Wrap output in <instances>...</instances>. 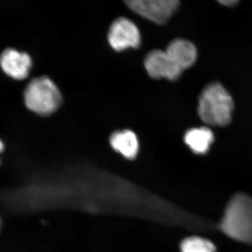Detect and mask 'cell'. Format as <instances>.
Instances as JSON below:
<instances>
[{
	"mask_svg": "<svg viewBox=\"0 0 252 252\" xmlns=\"http://www.w3.org/2000/svg\"><path fill=\"white\" fill-rule=\"evenodd\" d=\"M180 249L181 252H217L216 247L210 240L198 236L185 239Z\"/></svg>",
	"mask_w": 252,
	"mask_h": 252,
	"instance_id": "obj_11",
	"label": "cell"
},
{
	"mask_svg": "<svg viewBox=\"0 0 252 252\" xmlns=\"http://www.w3.org/2000/svg\"><path fill=\"white\" fill-rule=\"evenodd\" d=\"M145 68L151 77L175 81L183 71L180 69L166 51L154 50L146 57Z\"/></svg>",
	"mask_w": 252,
	"mask_h": 252,
	"instance_id": "obj_6",
	"label": "cell"
},
{
	"mask_svg": "<svg viewBox=\"0 0 252 252\" xmlns=\"http://www.w3.org/2000/svg\"><path fill=\"white\" fill-rule=\"evenodd\" d=\"M219 228L233 240L252 245V197L240 193L230 199Z\"/></svg>",
	"mask_w": 252,
	"mask_h": 252,
	"instance_id": "obj_1",
	"label": "cell"
},
{
	"mask_svg": "<svg viewBox=\"0 0 252 252\" xmlns=\"http://www.w3.org/2000/svg\"><path fill=\"white\" fill-rule=\"evenodd\" d=\"M165 51L182 71L191 67L197 59L196 48L186 39H175Z\"/></svg>",
	"mask_w": 252,
	"mask_h": 252,
	"instance_id": "obj_8",
	"label": "cell"
},
{
	"mask_svg": "<svg viewBox=\"0 0 252 252\" xmlns=\"http://www.w3.org/2000/svg\"><path fill=\"white\" fill-rule=\"evenodd\" d=\"M231 96L219 83L204 89L199 98V117L207 125L225 126L230 122L233 111Z\"/></svg>",
	"mask_w": 252,
	"mask_h": 252,
	"instance_id": "obj_2",
	"label": "cell"
},
{
	"mask_svg": "<svg viewBox=\"0 0 252 252\" xmlns=\"http://www.w3.org/2000/svg\"><path fill=\"white\" fill-rule=\"evenodd\" d=\"M108 41L112 49L117 51L129 48L139 47L141 43L140 31L135 23L128 18H118L111 25L108 32Z\"/></svg>",
	"mask_w": 252,
	"mask_h": 252,
	"instance_id": "obj_5",
	"label": "cell"
},
{
	"mask_svg": "<svg viewBox=\"0 0 252 252\" xmlns=\"http://www.w3.org/2000/svg\"><path fill=\"white\" fill-rule=\"evenodd\" d=\"M136 14L157 24H165L180 6V0H124Z\"/></svg>",
	"mask_w": 252,
	"mask_h": 252,
	"instance_id": "obj_4",
	"label": "cell"
},
{
	"mask_svg": "<svg viewBox=\"0 0 252 252\" xmlns=\"http://www.w3.org/2000/svg\"><path fill=\"white\" fill-rule=\"evenodd\" d=\"M32 61L27 53L14 49L4 50L0 56V67L5 74L16 80H23L29 75Z\"/></svg>",
	"mask_w": 252,
	"mask_h": 252,
	"instance_id": "obj_7",
	"label": "cell"
},
{
	"mask_svg": "<svg viewBox=\"0 0 252 252\" xmlns=\"http://www.w3.org/2000/svg\"><path fill=\"white\" fill-rule=\"evenodd\" d=\"M214 140L213 132L207 127L190 129L185 136L186 144L192 152L197 154L207 153Z\"/></svg>",
	"mask_w": 252,
	"mask_h": 252,
	"instance_id": "obj_10",
	"label": "cell"
},
{
	"mask_svg": "<svg viewBox=\"0 0 252 252\" xmlns=\"http://www.w3.org/2000/svg\"><path fill=\"white\" fill-rule=\"evenodd\" d=\"M110 144L114 150L126 158H135L138 154V139L132 131L124 130L114 132L111 136Z\"/></svg>",
	"mask_w": 252,
	"mask_h": 252,
	"instance_id": "obj_9",
	"label": "cell"
},
{
	"mask_svg": "<svg viewBox=\"0 0 252 252\" xmlns=\"http://www.w3.org/2000/svg\"><path fill=\"white\" fill-rule=\"evenodd\" d=\"M1 225H2V223H1V218H0V232H1Z\"/></svg>",
	"mask_w": 252,
	"mask_h": 252,
	"instance_id": "obj_14",
	"label": "cell"
},
{
	"mask_svg": "<svg viewBox=\"0 0 252 252\" xmlns=\"http://www.w3.org/2000/svg\"><path fill=\"white\" fill-rule=\"evenodd\" d=\"M4 143H3L2 141L0 140V153H1V152H2L3 151H4Z\"/></svg>",
	"mask_w": 252,
	"mask_h": 252,
	"instance_id": "obj_13",
	"label": "cell"
},
{
	"mask_svg": "<svg viewBox=\"0 0 252 252\" xmlns=\"http://www.w3.org/2000/svg\"><path fill=\"white\" fill-rule=\"evenodd\" d=\"M220 4L224 5V6H234L238 0H217Z\"/></svg>",
	"mask_w": 252,
	"mask_h": 252,
	"instance_id": "obj_12",
	"label": "cell"
},
{
	"mask_svg": "<svg viewBox=\"0 0 252 252\" xmlns=\"http://www.w3.org/2000/svg\"><path fill=\"white\" fill-rule=\"evenodd\" d=\"M23 97L27 108L41 116L56 112L62 102L59 88L47 77L32 79L26 86Z\"/></svg>",
	"mask_w": 252,
	"mask_h": 252,
	"instance_id": "obj_3",
	"label": "cell"
}]
</instances>
